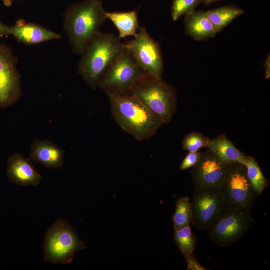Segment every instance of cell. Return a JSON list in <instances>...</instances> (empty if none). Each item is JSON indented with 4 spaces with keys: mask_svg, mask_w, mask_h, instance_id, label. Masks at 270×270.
<instances>
[{
    "mask_svg": "<svg viewBox=\"0 0 270 270\" xmlns=\"http://www.w3.org/2000/svg\"><path fill=\"white\" fill-rule=\"evenodd\" d=\"M112 116L118 124L138 140L154 136L164 124L161 120L131 93H106Z\"/></svg>",
    "mask_w": 270,
    "mask_h": 270,
    "instance_id": "obj_1",
    "label": "cell"
},
{
    "mask_svg": "<svg viewBox=\"0 0 270 270\" xmlns=\"http://www.w3.org/2000/svg\"><path fill=\"white\" fill-rule=\"evenodd\" d=\"M101 0H84L68 7L64 26L74 53L81 55L106 21Z\"/></svg>",
    "mask_w": 270,
    "mask_h": 270,
    "instance_id": "obj_2",
    "label": "cell"
},
{
    "mask_svg": "<svg viewBox=\"0 0 270 270\" xmlns=\"http://www.w3.org/2000/svg\"><path fill=\"white\" fill-rule=\"evenodd\" d=\"M124 46L118 36L102 32L88 44L81 54L78 72L92 88L98 86L100 77L118 58Z\"/></svg>",
    "mask_w": 270,
    "mask_h": 270,
    "instance_id": "obj_3",
    "label": "cell"
},
{
    "mask_svg": "<svg viewBox=\"0 0 270 270\" xmlns=\"http://www.w3.org/2000/svg\"><path fill=\"white\" fill-rule=\"evenodd\" d=\"M130 92L158 117L168 123L176 110V95L172 86L162 80L146 74L138 80Z\"/></svg>",
    "mask_w": 270,
    "mask_h": 270,
    "instance_id": "obj_4",
    "label": "cell"
},
{
    "mask_svg": "<svg viewBox=\"0 0 270 270\" xmlns=\"http://www.w3.org/2000/svg\"><path fill=\"white\" fill-rule=\"evenodd\" d=\"M146 73L124 43L120 54L100 77L98 86L106 93H129L132 85Z\"/></svg>",
    "mask_w": 270,
    "mask_h": 270,
    "instance_id": "obj_5",
    "label": "cell"
},
{
    "mask_svg": "<svg viewBox=\"0 0 270 270\" xmlns=\"http://www.w3.org/2000/svg\"><path fill=\"white\" fill-rule=\"evenodd\" d=\"M85 247L74 228L64 220H58L46 233L43 244L44 259L54 264L70 263L74 254Z\"/></svg>",
    "mask_w": 270,
    "mask_h": 270,
    "instance_id": "obj_6",
    "label": "cell"
},
{
    "mask_svg": "<svg viewBox=\"0 0 270 270\" xmlns=\"http://www.w3.org/2000/svg\"><path fill=\"white\" fill-rule=\"evenodd\" d=\"M250 211L227 208L207 230L208 236L215 244L228 246L238 241L252 225Z\"/></svg>",
    "mask_w": 270,
    "mask_h": 270,
    "instance_id": "obj_7",
    "label": "cell"
},
{
    "mask_svg": "<svg viewBox=\"0 0 270 270\" xmlns=\"http://www.w3.org/2000/svg\"><path fill=\"white\" fill-rule=\"evenodd\" d=\"M219 188L228 208L251 211L258 195L248 178L245 166L240 163L232 164Z\"/></svg>",
    "mask_w": 270,
    "mask_h": 270,
    "instance_id": "obj_8",
    "label": "cell"
},
{
    "mask_svg": "<svg viewBox=\"0 0 270 270\" xmlns=\"http://www.w3.org/2000/svg\"><path fill=\"white\" fill-rule=\"evenodd\" d=\"M191 202V224L200 230H208L227 208L219 188H195Z\"/></svg>",
    "mask_w": 270,
    "mask_h": 270,
    "instance_id": "obj_9",
    "label": "cell"
},
{
    "mask_svg": "<svg viewBox=\"0 0 270 270\" xmlns=\"http://www.w3.org/2000/svg\"><path fill=\"white\" fill-rule=\"evenodd\" d=\"M134 38L125 44L147 74L162 78L163 61L160 46L144 28L140 26Z\"/></svg>",
    "mask_w": 270,
    "mask_h": 270,
    "instance_id": "obj_10",
    "label": "cell"
},
{
    "mask_svg": "<svg viewBox=\"0 0 270 270\" xmlns=\"http://www.w3.org/2000/svg\"><path fill=\"white\" fill-rule=\"evenodd\" d=\"M16 62L10 48L0 44V107L11 106L22 94Z\"/></svg>",
    "mask_w": 270,
    "mask_h": 270,
    "instance_id": "obj_11",
    "label": "cell"
},
{
    "mask_svg": "<svg viewBox=\"0 0 270 270\" xmlns=\"http://www.w3.org/2000/svg\"><path fill=\"white\" fill-rule=\"evenodd\" d=\"M232 164L222 161L207 148L206 151L202 152L199 161L191 171L195 188H219Z\"/></svg>",
    "mask_w": 270,
    "mask_h": 270,
    "instance_id": "obj_12",
    "label": "cell"
},
{
    "mask_svg": "<svg viewBox=\"0 0 270 270\" xmlns=\"http://www.w3.org/2000/svg\"><path fill=\"white\" fill-rule=\"evenodd\" d=\"M6 174L11 182L18 185L37 186L42 180L30 160L20 154L9 156Z\"/></svg>",
    "mask_w": 270,
    "mask_h": 270,
    "instance_id": "obj_13",
    "label": "cell"
},
{
    "mask_svg": "<svg viewBox=\"0 0 270 270\" xmlns=\"http://www.w3.org/2000/svg\"><path fill=\"white\" fill-rule=\"evenodd\" d=\"M17 40L26 44H34L59 39L60 34L33 23H25L22 20L11 26V34Z\"/></svg>",
    "mask_w": 270,
    "mask_h": 270,
    "instance_id": "obj_14",
    "label": "cell"
},
{
    "mask_svg": "<svg viewBox=\"0 0 270 270\" xmlns=\"http://www.w3.org/2000/svg\"><path fill=\"white\" fill-rule=\"evenodd\" d=\"M64 150L47 140H35L30 146V158L46 168L57 169L64 162Z\"/></svg>",
    "mask_w": 270,
    "mask_h": 270,
    "instance_id": "obj_15",
    "label": "cell"
},
{
    "mask_svg": "<svg viewBox=\"0 0 270 270\" xmlns=\"http://www.w3.org/2000/svg\"><path fill=\"white\" fill-rule=\"evenodd\" d=\"M186 33L197 40H204L215 36L216 32L211 23L207 11L196 10L185 16Z\"/></svg>",
    "mask_w": 270,
    "mask_h": 270,
    "instance_id": "obj_16",
    "label": "cell"
},
{
    "mask_svg": "<svg viewBox=\"0 0 270 270\" xmlns=\"http://www.w3.org/2000/svg\"><path fill=\"white\" fill-rule=\"evenodd\" d=\"M208 148L222 161L228 164H243L246 158L224 134L211 139Z\"/></svg>",
    "mask_w": 270,
    "mask_h": 270,
    "instance_id": "obj_17",
    "label": "cell"
},
{
    "mask_svg": "<svg viewBox=\"0 0 270 270\" xmlns=\"http://www.w3.org/2000/svg\"><path fill=\"white\" fill-rule=\"evenodd\" d=\"M106 16L117 28L120 39L129 36L134 37L137 34L140 26L136 10L106 12Z\"/></svg>",
    "mask_w": 270,
    "mask_h": 270,
    "instance_id": "obj_18",
    "label": "cell"
},
{
    "mask_svg": "<svg viewBox=\"0 0 270 270\" xmlns=\"http://www.w3.org/2000/svg\"><path fill=\"white\" fill-rule=\"evenodd\" d=\"M244 12L242 9L234 5H227L207 11L208 18L216 33Z\"/></svg>",
    "mask_w": 270,
    "mask_h": 270,
    "instance_id": "obj_19",
    "label": "cell"
},
{
    "mask_svg": "<svg viewBox=\"0 0 270 270\" xmlns=\"http://www.w3.org/2000/svg\"><path fill=\"white\" fill-rule=\"evenodd\" d=\"M246 168L248 178L258 195L268 186L269 182L263 174L256 159L246 156L242 164Z\"/></svg>",
    "mask_w": 270,
    "mask_h": 270,
    "instance_id": "obj_20",
    "label": "cell"
},
{
    "mask_svg": "<svg viewBox=\"0 0 270 270\" xmlns=\"http://www.w3.org/2000/svg\"><path fill=\"white\" fill-rule=\"evenodd\" d=\"M174 230V240L186 260L194 254L197 238L192 232L190 224Z\"/></svg>",
    "mask_w": 270,
    "mask_h": 270,
    "instance_id": "obj_21",
    "label": "cell"
},
{
    "mask_svg": "<svg viewBox=\"0 0 270 270\" xmlns=\"http://www.w3.org/2000/svg\"><path fill=\"white\" fill-rule=\"evenodd\" d=\"M192 218V205L190 198L187 196L178 198L176 200L174 212L172 216L174 230L190 224Z\"/></svg>",
    "mask_w": 270,
    "mask_h": 270,
    "instance_id": "obj_22",
    "label": "cell"
},
{
    "mask_svg": "<svg viewBox=\"0 0 270 270\" xmlns=\"http://www.w3.org/2000/svg\"><path fill=\"white\" fill-rule=\"evenodd\" d=\"M211 139L198 132L187 134L183 139L182 149L189 152H198L203 148H208Z\"/></svg>",
    "mask_w": 270,
    "mask_h": 270,
    "instance_id": "obj_23",
    "label": "cell"
},
{
    "mask_svg": "<svg viewBox=\"0 0 270 270\" xmlns=\"http://www.w3.org/2000/svg\"><path fill=\"white\" fill-rule=\"evenodd\" d=\"M202 2V0H173L172 6V19L176 20L182 16L192 12Z\"/></svg>",
    "mask_w": 270,
    "mask_h": 270,
    "instance_id": "obj_24",
    "label": "cell"
},
{
    "mask_svg": "<svg viewBox=\"0 0 270 270\" xmlns=\"http://www.w3.org/2000/svg\"><path fill=\"white\" fill-rule=\"evenodd\" d=\"M202 155V152H189L182 160L180 170H184L195 166L199 161Z\"/></svg>",
    "mask_w": 270,
    "mask_h": 270,
    "instance_id": "obj_25",
    "label": "cell"
},
{
    "mask_svg": "<svg viewBox=\"0 0 270 270\" xmlns=\"http://www.w3.org/2000/svg\"><path fill=\"white\" fill-rule=\"evenodd\" d=\"M186 270H207L208 269L202 266L197 260L194 254H192L187 260Z\"/></svg>",
    "mask_w": 270,
    "mask_h": 270,
    "instance_id": "obj_26",
    "label": "cell"
},
{
    "mask_svg": "<svg viewBox=\"0 0 270 270\" xmlns=\"http://www.w3.org/2000/svg\"><path fill=\"white\" fill-rule=\"evenodd\" d=\"M11 26L0 22V36L10 34Z\"/></svg>",
    "mask_w": 270,
    "mask_h": 270,
    "instance_id": "obj_27",
    "label": "cell"
},
{
    "mask_svg": "<svg viewBox=\"0 0 270 270\" xmlns=\"http://www.w3.org/2000/svg\"><path fill=\"white\" fill-rule=\"evenodd\" d=\"M264 66L265 69V77L266 79H268L270 76V54L268 56L265 60Z\"/></svg>",
    "mask_w": 270,
    "mask_h": 270,
    "instance_id": "obj_28",
    "label": "cell"
},
{
    "mask_svg": "<svg viewBox=\"0 0 270 270\" xmlns=\"http://www.w3.org/2000/svg\"><path fill=\"white\" fill-rule=\"evenodd\" d=\"M2 0L6 6H11L12 4V2L15 0Z\"/></svg>",
    "mask_w": 270,
    "mask_h": 270,
    "instance_id": "obj_29",
    "label": "cell"
},
{
    "mask_svg": "<svg viewBox=\"0 0 270 270\" xmlns=\"http://www.w3.org/2000/svg\"><path fill=\"white\" fill-rule=\"evenodd\" d=\"M220 0H202V2H204L206 4H209Z\"/></svg>",
    "mask_w": 270,
    "mask_h": 270,
    "instance_id": "obj_30",
    "label": "cell"
}]
</instances>
